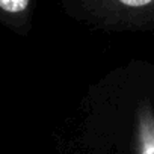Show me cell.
I'll return each mask as SVG.
<instances>
[{"label":"cell","mask_w":154,"mask_h":154,"mask_svg":"<svg viewBox=\"0 0 154 154\" xmlns=\"http://www.w3.org/2000/svg\"><path fill=\"white\" fill-rule=\"evenodd\" d=\"M80 8L89 21L104 29L154 27V0H95Z\"/></svg>","instance_id":"6da1fadb"},{"label":"cell","mask_w":154,"mask_h":154,"mask_svg":"<svg viewBox=\"0 0 154 154\" xmlns=\"http://www.w3.org/2000/svg\"><path fill=\"white\" fill-rule=\"evenodd\" d=\"M136 154H154V115L148 107L137 112Z\"/></svg>","instance_id":"7a4b0ae2"},{"label":"cell","mask_w":154,"mask_h":154,"mask_svg":"<svg viewBox=\"0 0 154 154\" xmlns=\"http://www.w3.org/2000/svg\"><path fill=\"white\" fill-rule=\"evenodd\" d=\"M30 2L27 0H0V9L8 14H21L29 9Z\"/></svg>","instance_id":"3957f363"}]
</instances>
